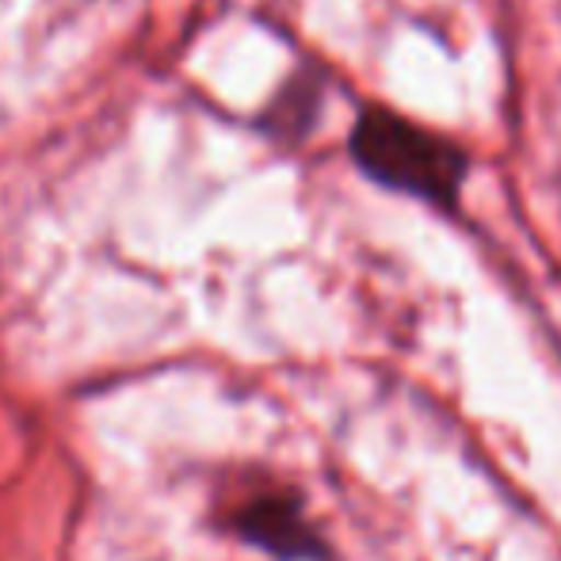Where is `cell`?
Wrapping results in <instances>:
<instances>
[{"instance_id": "1", "label": "cell", "mask_w": 561, "mask_h": 561, "mask_svg": "<svg viewBox=\"0 0 561 561\" xmlns=\"http://www.w3.org/2000/svg\"><path fill=\"white\" fill-rule=\"evenodd\" d=\"M347 157L370 184L413 195L439 210L458 207L466 172H470V157L458 141L382 104H367L355 115L347 134Z\"/></svg>"}, {"instance_id": "2", "label": "cell", "mask_w": 561, "mask_h": 561, "mask_svg": "<svg viewBox=\"0 0 561 561\" xmlns=\"http://www.w3.org/2000/svg\"><path fill=\"white\" fill-rule=\"evenodd\" d=\"M237 539L252 542V547L267 550V554L283 561H302V558H321L325 542L318 539L310 524L302 516V504L290 493H260L252 501H244L229 519Z\"/></svg>"}, {"instance_id": "3", "label": "cell", "mask_w": 561, "mask_h": 561, "mask_svg": "<svg viewBox=\"0 0 561 561\" xmlns=\"http://www.w3.org/2000/svg\"><path fill=\"white\" fill-rule=\"evenodd\" d=\"M321 100H325V81H321L318 69H302L279 89V96L272 100V107L260 118L272 138L279 141H302L313 130L321 115Z\"/></svg>"}]
</instances>
